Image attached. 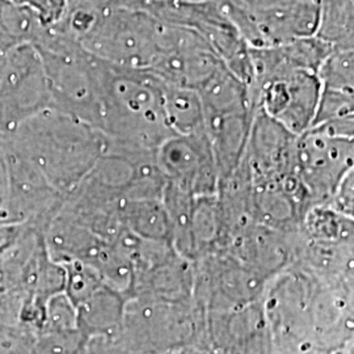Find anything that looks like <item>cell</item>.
<instances>
[{"instance_id": "12", "label": "cell", "mask_w": 354, "mask_h": 354, "mask_svg": "<svg viewBox=\"0 0 354 354\" xmlns=\"http://www.w3.org/2000/svg\"><path fill=\"white\" fill-rule=\"evenodd\" d=\"M176 354H216L212 348L209 346H201V345H196V346H189L181 352Z\"/></svg>"}, {"instance_id": "10", "label": "cell", "mask_w": 354, "mask_h": 354, "mask_svg": "<svg viewBox=\"0 0 354 354\" xmlns=\"http://www.w3.org/2000/svg\"><path fill=\"white\" fill-rule=\"evenodd\" d=\"M329 207L348 218H353V171L340 183Z\"/></svg>"}, {"instance_id": "11", "label": "cell", "mask_w": 354, "mask_h": 354, "mask_svg": "<svg viewBox=\"0 0 354 354\" xmlns=\"http://www.w3.org/2000/svg\"><path fill=\"white\" fill-rule=\"evenodd\" d=\"M86 354H133L125 349L115 336L92 337V342L86 346Z\"/></svg>"}, {"instance_id": "1", "label": "cell", "mask_w": 354, "mask_h": 354, "mask_svg": "<svg viewBox=\"0 0 354 354\" xmlns=\"http://www.w3.org/2000/svg\"><path fill=\"white\" fill-rule=\"evenodd\" d=\"M114 336L133 354H176L189 346H209L206 313L194 299L165 302L131 298Z\"/></svg>"}, {"instance_id": "5", "label": "cell", "mask_w": 354, "mask_h": 354, "mask_svg": "<svg viewBox=\"0 0 354 354\" xmlns=\"http://www.w3.org/2000/svg\"><path fill=\"white\" fill-rule=\"evenodd\" d=\"M165 184L192 197L215 196L219 174L206 133L172 136L155 153Z\"/></svg>"}, {"instance_id": "3", "label": "cell", "mask_w": 354, "mask_h": 354, "mask_svg": "<svg viewBox=\"0 0 354 354\" xmlns=\"http://www.w3.org/2000/svg\"><path fill=\"white\" fill-rule=\"evenodd\" d=\"M193 299L205 313H223L263 301L266 279L226 251L194 263Z\"/></svg>"}, {"instance_id": "4", "label": "cell", "mask_w": 354, "mask_h": 354, "mask_svg": "<svg viewBox=\"0 0 354 354\" xmlns=\"http://www.w3.org/2000/svg\"><path fill=\"white\" fill-rule=\"evenodd\" d=\"M353 138L308 129L295 140L297 175L308 192L311 207L329 206L340 183L353 171Z\"/></svg>"}, {"instance_id": "9", "label": "cell", "mask_w": 354, "mask_h": 354, "mask_svg": "<svg viewBox=\"0 0 354 354\" xmlns=\"http://www.w3.org/2000/svg\"><path fill=\"white\" fill-rule=\"evenodd\" d=\"M127 230L142 239L171 244V230L162 198L124 201Z\"/></svg>"}, {"instance_id": "2", "label": "cell", "mask_w": 354, "mask_h": 354, "mask_svg": "<svg viewBox=\"0 0 354 354\" xmlns=\"http://www.w3.org/2000/svg\"><path fill=\"white\" fill-rule=\"evenodd\" d=\"M263 83L252 104L259 111L294 136L307 131L315 118L322 82L315 71L292 62L264 67Z\"/></svg>"}, {"instance_id": "8", "label": "cell", "mask_w": 354, "mask_h": 354, "mask_svg": "<svg viewBox=\"0 0 354 354\" xmlns=\"http://www.w3.org/2000/svg\"><path fill=\"white\" fill-rule=\"evenodd\" d=\"M167 124L174 136H196L205 133L203 100L196 89L165 83Z\"/></svg>"}, {"instance_id": "6", "label": "cell", "mask_w": 354, "mask_h": 354, "mask_svg": "<svg viewBox=\"0 0 354 354\" xmlns=\"http://www.w3.org/2000/svg\"><path fill=\"white\" fill-rule=\"evenodd\" d=\"M314 342L322 351L353 344V297L349 283H322L311 304Z\"/></svg>"}, {"instance_id": "7", "label": "cell", "mask_w": 354, "mask_h": 354, "mask_svg": "<svg viewBox=\"0 0 354 354\" xmlns=\"http://www.w3.org/2000/svg\"><path fill=\"white\" fill-rule=\"evenodd\" d=\"M196 266L176 251L149 266L133 277L131 298L165 302L193 301Z\"/></svg>"}]
</instances>
